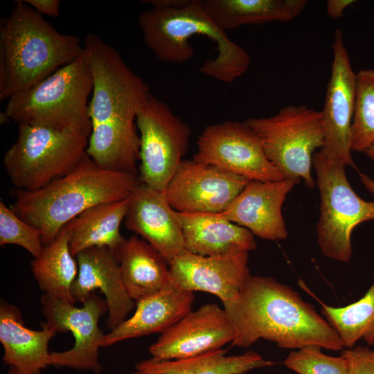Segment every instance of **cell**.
I'll return each instance as SVG.
<instances>
[{
  "label": "cell",
  "instance_id": "cell-7",
  "mask_svg": "<svg viewBox=\"0 0 374 374\" xmlns=\"http://www.w3.org/2000/svg\"><path fill=\"white\" fill-rule=\"evenodd\" d=\"M89 137L20 123L3 165L15 188L36 190L69 173L85 155Z\"/></svg>",
  "mask_w": 374,
  "mask_h": 374
},
{
  "label": "cell",
  "instance_id": "cell-19",
  "mask_svg": "<svg viewBox=\"0 0 374 374\" xmlns=\"http://www.w3.org/2000/svg\"><path fill=\"white\" fill-rule=\"evenodd\" d=\"M124 222L128 230L142 236L168 263L186 250L176 211L163 192L141 183L130 197Z\"/></svg>",
  "mask_w": 374,
  "mask_h": 374
},
{
  "label": "cell",
  "instance_id": "cell-12",
  "mask_svg": "<svg viewBox=\"0 0 374 374\" xmlns=\"http://www.w3.org/2000/svg\"><path fill=\"white\" fill-rule=\"evenodd\" d=\"M193 160L249 180L283 179L267 159L258 136L244 122L226 121L206 126L197 141Z\"/></svg>",
  "mask_w": 374,
  "mask_h": 374
},
{
  "label": "cell",
  "instance_id": "cell-20",
  "mask_svg": "<svg viewBox=\"0 0 374 374\" xmlns=\"http://www.w3.org/2000/svg\"><path fill=\"white\" fill-rule=\"evenodd\" d=\"M194 301L193 292L183 290L170 280L160 290L136 301L134 313L105 335L102 347L163 332L192 310Z\"/></svg>",
  "mask_w": 374,
  "mask_h": 374
},
{
  "label": "cell",
  "instance_id": "cell-13",
  "mask_svg": "<svg viewBox=\"0 0 374 374\" xmlns=\"http://www.w3.org/2000/svg\"><path fill=\"white\" fill-rule=\"evenodd\" d=\"M333 60L323 109V144L317 152L333 164L355 167L352 157L351 126L355 109L356 73L346 48L344 33L337 28Z\"/></svg>",
  "mask_w": 374,
  "mask_h": 374
},
{
  "label": "cell",
  "instance_id": "cell-3",
  "mask_svg": "<svg viewBox=\"0 0 374 374\" xmlns=\"http://www.w3.org/2000/svg\"><path fill=\"white\" fill-rule=\"evenodd\" d=\"M138 175L99 167L86 153L67 175L32 191L14 188L10 208L39 229L44 246L88 208L129 198L141 184Z\"/></svg>",
  "mask_w": 374,
  "mask_h": 374
},
{
  "label": "cell",
  "instance_id": "cell-5",
  "mask_svg": "<svg viewBox=\"0 0 374 374\" xmlns=\"http://www.w3.org/2000/svg\"><path fill=\"white\" fill-rule=\"evenodd\" d=\"M83 43L58 32L24 0L0 19V100L43 80L78 57Z\"/></svg>",
  "mask_w": 374,
  "mask_h": 374
},
{
  "label": "cell",
  "instance_id": "cell-24",
  "mask_svg": "<svg viewBox=\"0 0 374 374\" xmlns=\"http://www.w3.org/2000/svg\"><path fill=\"white\" fill-rule=\"evenodd\" d=\"M206 12L221 30L246 24L290 21L304 10L306 0H202Z\"/></svg>",
  "mask_w": 374,
  "mask_h": 374
},
{
  "label": "cell",
  "instance_id": "cell-9",
  "mask_svg": "<svg viewBox=\"0 0 374 374\" xmlns=\"http://www.w3.org/2000/svg\"><path fill=\"white\" fill-rule=\"evenodd\" d=\"M312 166L320 194L318 244L327 258L348 262L353 253L352 232L359 224L374 220V202L363 199L354 191L345 166L329 163L317 152Z\"/></svg>",
  "mask_w": 374,
  "mask_h": 374
},
{
  "label": "cell",
  "instance_id": "cell-1",
  "mask_svg": "<svg viewBox=\"0 0 374 374\" xmlns=\"http://www.w3.org/2000/svg\"><path fill=\"white\" fill-rule=\"evenodd\" d=\"M83 46L93 80L89 103L91 132L86 153L101 168L138 175L140 137L136 120L150 95L149 87L98 35L87 34Z\"/></svg>",
  "mask_w": 374,
  "mask_h": 374
},
{
  "label": "cell",
  "instance_id": "cell-32",
  "mask_svg": "<svg viewBox=\"0 0 374 374\" xmlns=\"http://www.w3.org/2000/svg\"><path fill=\"white\" fill-rule=\"evenodd\" d=\"M341 355L347 362V374H374V350L354 346L341 350Z\"/></svg>",
  "mask_w": 374,
  "mask_h": 374
},
{
  "label": "cell",
  "instance_id": "cell-4",
  "mask_svg": "<svg viewBox=\"0 0 374 374\" xmlns=\"http://www.w3.org/2000/svg\"><path fill=\"white\" fill-rule=\"evenodd\" d=\"M151 8L141 12L139 24L148 48L161 62L182 63L194 51L189 43L195 35L216 43L217 55L208 59L200 71L219 81L231 83L251 64L249 53L219 28L203 8L202 0H150Z\"/></svg>",
  "mask_w": 374,
  "mask_h": 374
},
{
  "label": "cell",
  "instance_id": "cell-37",
  "mask_svg": "<svg viewBox=\"0 0 374 374\" xmlns=\"http://www.w3.org/2000/svg\"><path fill=\"white\" fill-rule=\"evenodd\" d=\"M11 119L9 118V116L5 113H1L0 114V121L1 124H5L7 123L8 121H10Z\"/></svg>",
  "mask_w": 374,
  "mask_h": 374
},
{
  "label": "cell",
  "instance_id": "cell-11",
  "mask_svg": "<svg viewBox=\"0 0 374 374\" xmlns=\"http://www.w3.org/2000/svg\"><path fill=\"white\" fill-rule=\"evenodd\" d=\"M40 302L45 318L42 324L56 332L69 331L74 338L71 349L51 353L50 366L100 373L103 366L99 362V350L105 334L98 323L108 310L105 299L93 292L82 303L81 308L46 294L42 296Z\"/></svg>",
  "mask_w": 374,
  "mask_h": 374
},
{
  "label": "cell",
  "instance_id": "cell-8",
  "mask_svg": "<svg viewBox=\"0 0 374 374\" xmlns=\"http://www.w3.org/2000/svg\"><path fill=\"white\" fill-rule=\"evenodd\" d=\"M244 122L258 136L267 159L284 179L296 184L302 180L307 187H314L312 159L324 137L321 112L291 105L274 116Z\"/></svg>",
  "mask_w": 374,
  "mask_h": 374
},
{
  "label": "cell",
  "instance_id": "cell-27",
  "mask_svg": "<svg viewBox=\"0 0 374 374\" xmlns=\"http://www.w3.org/2000/svg\"><path fill=\"white\" fill-rule=\"evenodd\" d=\"M66 225L57 237L44 247L40 255L30 262L32 274L44 294L75 303L71 292L78 273L76 258L69 249Z\"/></svg>",
  "mask_w": 374,
  "mask_h": 374
},
{
  "label": "cell",
  "instance_id": "cell-30",
  "mask_svg": "<svg viewBox=\"0 0 374 374\" xmlns=\"http://www.w3.org/2000/svg\"><path fill=\"white\" fill-rule=\"evenodd\" d=\"M16 244L21 247L33 258L44 249L39 229L23 220L2 200L0 202V245Z\"/></svg>",
  "mask_w": 374,
  "mask_h": 374
},
{
  "label": "cell",
  "instance_id": "cell-29",
  "mask_svg": "<svg viewBox=\"0 0 374 374\" xmlns=\"http://www.w3.org/2000/svg\"><path fill=\"white\" fill-rule=\"evenodd\" d=\"M373 144L374 69H363L356 73L351 149L352 151L364 152Z\"/></svg>",
  "mask_w": 374,
  "mask_h": 374
},
{
  "label": "cell",
  "instance_id": "cell-14",
  "mask_svg": "<svg viewBox=\"0 0 374 374\" xmlns=\"http://www.w3.org/2000/svg\"><path fill=\"white\" fill-rule=\"evenodd\" d=\"M249 181L192 159L183 161L163 193L177 212L220 213Z\"/></svg>",
  "mask_w": 374,
  "mask_h": 374
},
{
  "label": "cell",
  "instance_id": "cell-36",
  "mask_svg": "<svg viewBox=\"0 0 374 374\" xmlns=\"http://www.w3.org/2000/svg\"><path fill=\"white\" fill-rule=\"evenodd\" d=\"M364 153L373 161H374V144L369 147Z\"/></svg>",
  "mask_w": 374,
  "mask_h": 374
},
{
  "label": "cell",
  "instance_id": "cell-6",
  "mask_svg": "<svg viewBox=\"0 0 374 374\" xmlns=\"http://www.w3.org/2000/svg\"><path fill=\"white\" fill-rule=\"evenodd\" d=\"M93 80L83 52L43 80L8 99L5 113L18 123L74 132L89 137L88 98Z\"/></svg>",
  "mask_w": 374,
  "mask_h": 374
},
{
  "label": "cell",
  "instance_id": "cell-31",
  "mask_svg": "<svg viewBox=\"0 0 374 374\" xmlns=\"http://www.w3.org/2000/svg\"><path fill=\"white\" fill-rule=\"evenodd\" d=\"M318 346H308L290 353L283 364L298 374H347V362L340 355L330 356Z\"/></svg>",
  "mask_w": 374,
  "mask_h": 374
},
{
  "label": "cell",
  "instance_id": "cell-25",
  "mask_svg": "<svg viewBox=\"0 0 374 374\" xmlns=\"http://www.w3.org/2000/svg\"><path fill=\"white\" fill-rule=\"evenodd\" d=\"M130 197L93 206L66 224L69 249L73 256L93 247H105L115 251L125 239L121 234L129 206Z\"/></svg>",
  "mask_w": 374,
  "mask_h": 374
},
{
  "label": "cell",
  "instance_id": "cell-10",
  "mask_svg": "<svg viewBox=\"0 0 374 374\" xmlns=\"http://www.w3.org/2000/svg\"><path fill=\"white\" fill-rule=\"evenodd\" d=\"M136 124L140 137V181L163 192L187 154L191 130L152 93L140 108Z\"/></svg>",
  "mask_w": 374,
  "mask_h": 374
},
{
  "label": "cell",
  "instance_id": "cell-38",
  "mask_svg": "<svg viewBox=\"0 0 374 374\" xmlns=\"http://www.w3.org/2000/svg\"><path fill=\"white\" fill-rule=\"evenodd\" d=\"M131 374H149V373H145L143 371H141L137 370V371H136L134 373H132Z\"/></svg>",
  "mask_w": 374,
  "mask_h": 374
},
{
  "label": "cell",
  "instance_id": "cell-22",
  "mask_svg": "<svg viewBox=\"0 0 374 374\" xmlns=\"http://www.w3.org/2000/svg\"><path fill=\"white\" fill-rule=\"evenodd\" d=\"M186 249L201 256L249 252L256 249L254 235L219 213H179Z\"/></svg>",
  "mask_w": 374,
  "mask_h": 374
},
{
  "label": "cell",
  "instance_id": "cell-2",
  "mask_svg": "<svg viewBox=\"0 0 374 374\" xmlns=\"http://www.w3.org/2000/svg\"><path fill=\"white\" fill-rule=\"evenodd\" d=\"M223 306L236 331L233 346L247 348L262 339L283 349H344L326 319L297 292L272 277L251 275L238 296Z\"/></svg>",
  "mask_w": 374,
  "mask_h": 374
},
{
  "label": "cell",
  "instance_id": "cell-18",
  "mask_svg": "<svg viewBox=\"0 0 374 374\" xmlns=\"http://www.w3.org/2000/svg\"><path fill=\"white\" fill-rule=\"evenodd\" d=\"M75 258L78 273L71 288L75 301L82 303L99 290L107 304V326L112 330L136 307L123 285L115 251L105 247H93L80 251Z\"/></svg>",
  "mask_w": 374,
  "mask_h": 374
},
{
  "label": "cell",
  "instance_id": "cell-23",
  "mask_svg": "<svg viewBox=\"0 0 374 374\" xmlns=\"http://www.w3.org/2000/svg\"><path fill=\"white\" fill-rule=\"evenodd\" d=\"M114 251L126 292L135 302L170 280L168 262L145 240L125 238Z\"/></svg>",
  "mask_w": 374,
  "mask_h": 374
},
{
  "label": "cell",
  "instance_id": "cell-26",
  "mask_svg": "<svg viewBox=\"0 0 374 374\" xmlns=\"http://www.w3.org/2000/svg\"><path fill=\"white\" fill-rule=\"evenodd\" d=\"M276 363L264 359L254 351L226 355L224 348L196 357L175 360H143L136 364V370L149 374H247Z\"/></svg>",
  "mask_w": 374,
  "mask_h": 374
},
{
  "label": "cell",
  "instance_id": "cell-16",
  "mask_svg": "<svg viewBox=\"0 0 374 374\" xmlns=\"http://www.w3.org/2000/svg\"><path fill=\"white\" fill-rule=\"evenodd\" d=\"M169 267L173 284L215 295L223 305L238 296L251 276L249 252L201 256L186 249L170 262Z\"/></svg>",
  "mask_w": 374,
  "mask_h": 374
},
{
  "label": "cell",
  "instance_id": "cell-35",
  "mask_svg": "<svg viewBox=\"0 0 374 374\" xmlns=\"http://www.w3.org/2000/svg\"><path fill=\"white\" fill-rule=\"evenodd\" d=\"M360 180L364 184V187L374 195V179L369 177L366 174H360Z\"/></svg>",
  "mask_w": 374,
  "mask_h": 374
},
{
  "label": "cell",
  "instance_id": "cell-34",
  "mask_svg": "<svg viewBox=\"0 0 374 374\" xmlns=\"http://www.w3.org/2000/svg\"><path fill=\"white\" fill-rule=\"evenodd\" d=\"M355 2V0H328L326 2L327 14L333 19L340 18L345 10Z\"/></svg>",
  "mask_w": 374,
  "mask_h": 374
},
{
  "label": "cell",
  "instance_id": "cell-21",
  "mask_svg": "<svg viewBox=\"0 0 374 374\" xmlns=\"http://www.w3.org/2000/svg\"><path fill=\"white\" fill-rule=\"evenodd\" d=\"M42 326L39 330L27 328L19 310L1 301L0 341L3 361L9 367L8 374H42L50 366L48 344L57 332Z\"/></svg>",
  "mask_w": 374,
  "mask_h": 374
},
{
  "label": "cell",
  "instance_id": "cell-28",
  "mask_svg": "<svg viewBox=\"0 0 374 374\" xmlns=\"http://www.w3.org/2000/svg\"><path fill=\"white\" fill-rule=\"evenodd\" d=\"M321 314L337 332L344 348L355 346L360 339L374 346V273L373 281L365 294L344 307L321 303Z\"/></svg>",
  "mask_w": 374,
  "mask_h": 374
},
{
  "label": "cell",
  "instance_id": "cell-17",
  "mask_svg": "<svg viewBox=\"0 0 374 374\" xmlns=\"http://www.w3.org/2000/svg\"><path fill=\"white\" fill-rule=\"evenodd\" d=\"M296 184L290 180H251L229 206L219 213L262 239L277 241L288 232L282 214L287 195Z\"/></svg>",
  "mask_w": 374,
  "mask_h": 374
},
{
  "label": "cell",
  "instance_id": "cell-15",
  "mask_svg": "<svg viewBox=\"0 0 374 374\" xmlns=\"http://www.w3.org/2000/svg\"><path fill=\"white\" fill-rule=\"evenodd\" d=\"M236 337L224 308L208 303L190 311L162 332L149 348L155 360L188 359L222 348Z\"/></svg>",
  "mask_w": 374,
  "mask_h": 374
},
{
  "label": "cell",
  "instance_id": "cell-33",
  "mask_svg": "<svg viewBox=\"0 0 374 374\" xmlns=\"http://www.w3.org/2000/svg\"><path fill=\"white\" fill-rule=\"evenodd\" d=\"M39 15L56 17L60 14V0H24Z\"/></svg>",
  "mask_w": 374,
  "mask_h": 374
}]
</instances>
